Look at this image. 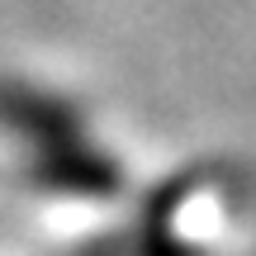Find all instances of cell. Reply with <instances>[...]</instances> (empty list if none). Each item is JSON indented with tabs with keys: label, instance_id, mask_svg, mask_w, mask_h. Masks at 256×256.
<instances>
[{
	"label": "cell",
	"instance_id": "obj_1",
	"mask_svg": "<svg viewBox=\"0 0 256 256\" xmlns=\"http://www.w3.org/2000/svg\"><path fill=\"white\" fill-rule=\"evenodd\" d=\"M28 185L43 194H66V200H114L124 190V166L104 147L66 138L52 147H34V162L24 166Z\"/></svg>",
	"mask_w": 256,
	"mask_h": 256
},
{
	"label": "cell",
	"instance_id": "obj_2",
	"mask_svg": "<svg viewBox=\"0 0 256 256\" xmlns=\"http://www.w3.org/2000/svg\"><path fill=\"white\" fill-rule=\"evenodd\" d=\"M0 128L34 147H52L66 138H81L86 119L72 100L52 90H38L28 81H0Z\"/></svg>",
	"mask_w": 256,
	"mask_h": 256
},
{
	"label": "cell",
	"instance_id": "obj_3",
	"mask_svg": "<svg viewBox=\"0 0 256 256\" xmlns=\"http://www.w3.org/2000/svg\"><path fill=\"white\" fill-rule=\"evenodd\" d=\"M185 185L190 180H176V185H162V190L147 200V209H142V242L133 247V256H200L194 247H185L180 238L171 232V214L180 209V194H185Z\"/></svg>",
	"mask_w": 256,
	"mask_h": 256
},
{
	"label": "cell",
	"instance_id": "obj_4",
	"mask_svg": "<svg viewBox=\"0 0 256 256\" xmlns=\"http://www.w3.org/2000/svg\"><path fill=\"white\" fill-rule=\"evenodd\" d=\"M142 242V223H128V228H110V232H95L86 238L81 247L62 252V256H133V247Z\"/></svg>",
	"mask_w": 256,
	"mask_h": 256
}]
</instances>
